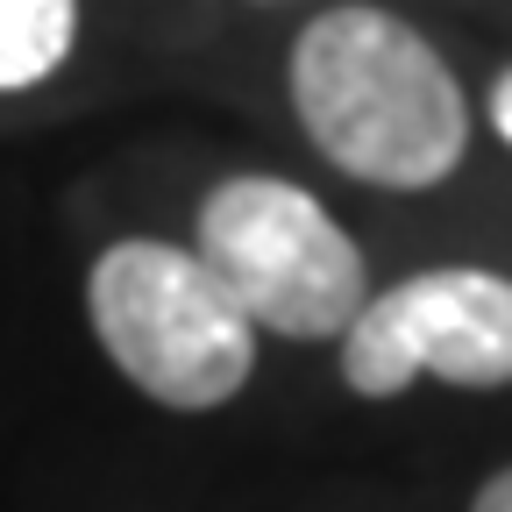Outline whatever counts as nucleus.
I'll return each instance as SVG.
<instances>
[{
  "mask_svg": "<svg viewBox=\"0 0 512 512\" xmlns=\"http://www.w3.org/2000/svg\"><path fill=\"white\" fill-rule=\"evenodd\" d=\"M264 8H271V0H264Z\"/></svg>",
  "mask_w": 512,
  "mask_h": 512,
  "instance_id": "8",
  "label": "nucleus"
},
{
  "mask_svg": "<svg viewBox=\"0 0 512 512\" xmlns=\"http://www.w3.org/2000/svg\"><path fill=\"white\" fill-rule=\"evenodd\" d=\"M200 264L242 306L249 328L285 342H342L363 313V249L292 178L242 171L200 200Z\"/></svg>",
  "mask_w": 512,
  "mask_h": 512,
  "instance_id": "3",
  "label": "nucleus"
},
{
  "mask_svg": "<svg viewBox=\"0 0 512 512\" xmlns=\"http://www.w3.org/2000/svg\"><path fill=\"white\" fill-rule=\"evenodd\" d=\"M86 313L107 363L171 413L228 406L256 370V328L221 278L171 242H114L86 278Z\"/></svg>",
  "mask_w": 512,
  "mask_h": 512,
  "instance_id": "2",
  "label": "nucleus"
},
{
  "mask_svg": "<svg viewBox=\"0 0 512 512\" xmlns=\"http://www.w3.org/2000/svg\"><path fill=\"white\" fill-rule=\"evenodd\" d=\"M470 512H512V470H498V477L470 498Z\"/></svg>",
  "mask_w": 512,
  "mask_h": 512,
  "instance_id": "7",
  "label": "nucleus"
},
{
  "mask_svg": "<svg viewBox=\"0 0 512 512\" xmlns=\"http://www.w3.org/2000/svg\"><path fill=\"white\" fill-rule=\"evenodd\" d=\"M79 36V0H0V93L50 79Z\"/></svg>",
  "mask_w": 512,
  "mask_h": 512,
  "instance_id": "5",
  "label": "nucleus"
},
{
  "mask_svg": "<svg viewBox=\"0 0 512 512\" xmlns=\"http://www.w3.org/2000/svg\"><path fill=\"white\" fill-rule=\"evenodd\" d=\"M413 377L463 392L512 384V278L448 264L363 299L342 328V384L356 399H399Z\"/></svg>",
  "mask_w": 512,
  "mask_h": 512,
  "instance_id": "4",
  "label": "nucleus"
},
{
  "mask_svg": "<svg viewBox=\"0 0 512 512\" xmlns=\"http://www.w3.org/2000/svg\"><path fill=\"white\" fill-rule=\"evenodd\" d=\"M491 128H498L505 150H512V72H498V86H491Z\"/></svg>",
  "mask_w": 512,
  "mask_h": 512,
  "instance_id": "6",
  "label": "nucleus"
},
{
  "mask_svg": "<svg viewBox=\"0 0 512 512\" xmlns=\"http://www.w3.org/2000/svg\"><path fill=\"white\" fill-rule=\"evenodd\" d=\"M292 107L313 150L335 171L384 185V192H427L463 164L470 107L441 50L384 8H328L292 43Z\"/></svg>",
  "mask_w": 512,
  "mask_h": 512,
  "instance_id": "1",
  "label": "nucleus"
}]
</instances>
